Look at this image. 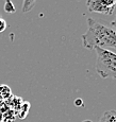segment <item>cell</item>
Wrapping results in <instances>:
<instances>
[{
	"label": "cell",
	"instance_id": "5b68a950",
	"mask_svg": "<svg viewBox=\"0 0 116 122\" xmlns=\"http://www.w3.org/2000/svg\"><path fill=\"white\" fill-rule=\"evenodd\" d=\"M1 114L2 118H3V122H13L16 118V112H14V109L10 108V107L6 108Z\"/></svg>",
	"mask_w": 116,
	"mask_h": 122
},
{
	"label": "cell",
	"instance_id": "9c48e42d",
	"mask_svg": "<svg viewBox=\"0 0 116 122\" xmlns=\"http://www.w3.org/2000/svg\"><path fill=\"white\" fill-rule=\"evenodd\" d=\"M3 9H4V11L9 14H13L16 12L15 6H14L13 2H12L11 0H6V1H4V8Z\"/></svg>",
	"mask_w": 116,
	"mask_h": 122
},
{
	"label": "cell",
	"instance_id": "9a60e30c",
	"mask_svg": "<svg viewBox=\"0 0 116 122\" xmlns=\"http://www.w3.org/2000/svg\"><path fill=\"white\" fill-rule=\"evenodd\" d=\"M83 122H93V121H92V120H84Z\"/></svg>",
	"mask_w": 116,
	"mask_h": 122
},
{
	"label": "cell",
	"instance_id": "6da1fadb",
	"mask_svg": "<svg viewBox=\"0 0 116 122\" xmlns=\"http://www.w3.org/2000/svg\"><path fill=\"white\" fill-rule=\"evenodd\" d=\"M82 44L88 50H93L96 47L111 51L112 49L116 50V31L93 18H88L87 30L82 35Z\"/></svg>",
	"mask_w": 116,
	"mask_h": 122
},
{
	"label": "cell",
	"instance_id": "52a82bcc",
	"mask_svg": "<svg viewBox=\"0 0 116 122\" xmlns=\"http://www.w3.org/2000/svg\"><path fill=\"white\" fill-rule=\"evenodd\" d=\"M29 108H30V104H29V103H28V102H22V104H21L19 111L16 112V115H18V117H19L20 119H23L26 116H27Z\"/></svg>",
	"mask_w": 116,
	"mask_h": 122
},
{
	"label": "cell",
	"instance_id": "30bf717a",
	"mask_svg": "<svg viewBox=\"0 0 116 122\" xmlns=\"http://www.w3.org/2000/svg\"><path fill=\"white\" fill-rule=\"evenodd\" d=\"M6 28H8V23H6V19H4V18L0 15V33H1V32H3V31H6Z\"/></svg>",
	"mask_w": 116,
	"mask_h": 122
},
{
	"label": "cell",
	"instance_id": "5bb4252c",
	"mask_svg": "<svg viewBox=\"0 0 116 122\" xmlns=\"http://www.w3.org/2000/svg\"><path fill=\"white\" fill-rule=\"evenodd\" d=\"M0 122H3V118H2V114L0 112Z\"/></svg>",
	"mask_w": 116,
	"mask_h": 122
},
{
	"label": "cell",
	"instance_id": "e0dca14e",
	"mask_svg": "<svg viewBox=\"0 0 116 122\" xmlns=\"http://www.w3.org/2000/svg\"><path fill=\"white\" fill-rule=\"evenodd\" d=\"M114 112H115V114H116V111H114Z\"/></svg>",
	"mask_w": 116,
	"mask_h": 122
},
{
	"label": "cell",
	"instance_id": "277c9868",
	"mask_svg": "<svg viewBox=\"0 0 116 122\" xmlns=\"http://www.w3.org/2000/svg\"><path fill=\"white\" fill-rule=\"evenodd\" d=\"M11 97H12L11 88L9 87L8 85H6V84L0 85V100H1L2 102H6V101H8Z\"/></svg>",
	"mask_w": 116,
	"mask_h": 122
},
{
	"label": "cell",
	"instance_id": "2e32d148",
	"mask_svg": "<svg viewBox=\"0 0 116 122\" xmlns=\"http://www.w3.org/2000/svg\"><path fill=\"white\" fill-rule=\"evenodd\" d=\"M1 104H2V101H1V100H0V106H1Z\"/></svg>",
	"mask_w": 116,
	"mask_h": 122
},
{
	"label": "cell",
	"instance_id": "7c38bea8",
	"mask_svg": "<svg viewBox=\"0 0 116 122\" xmlns=\"http://www.w3.org/2000/svg\"><path fill=\"white\" fill-rule=\"evenodd\" d=\"M75 105H76L77 107H82V106H84L83 101H82L81 99H77V100H75Z\"/></svg>",
	"mask_w": 116,
	"mask_h": 122
},
{
	"label": "cell",
	"instance_id": "4fadbf2b",
	"mask_svg": "<svg viewBox=\"0 0 116 122\" xmlns=\"http://www.w3.org/2000/svg\"><path fill=\"white\" fill-rule=\"evenodd\" d=\"M110 25H111V28H112V29H114L116 31V16H115V18L112 20V21H110Z\"/></svg>",
	"mask_w": 116,
	"mask_h": 122
},
{
	"label": "cell",
	"instance_id": "ba28073f",
	"mask_svg": "<svg viewBox=\"0 0 116 122\" xmlns=\"http://www.w3.org/2000/svg\"><path fill=\"white\" fill-rule=\"evenodd\" d=\"M35 2H36V0H23L22 9H21L22 13H28V12L31 11L32 9L34 8Z\"/></svg>",
	"mask_w": 116,
	"mask_h": 122
},
{
	"label": "cell",
	"instance_id": "3957f363",
	"mask_svg": "<svg viewBox=\"0 0 116 122\" xmlns=\"http://www.w3.org/2000/svg\"><path fill=\"white\" fill-rule=\"evenodd\" d=\"M86 8L89 13H99L105 15H112L115 9L109 8L102 0H87Z\"/></svg>",
	"mask_w": 116,
	"mask_h": 122
},
{
	"label": "cell",
	"instance_id": "8992f818",
	"mask_svg": "<svg viewBox=\"0 0 116 122\" xmlns=\"http://www.w3.org/2000/svg\"><path fill=\"white\" fill-rule=\"evenodd\" d=\"M99 122H116V114L114 112V111L105 112Z\"/></svg>",
	"mask_w": 116,
	"mask_h": 122
},
{
	"label": "cell",
	"instance_id": "7a4b0ae2",
	"mask_svg": "<svg viewBox=\"0 0 116 122\" xmlns=\"http://www.w3.org/2000/svg\"><path fill=\"white\" fill-rule=\"evenodd\" d=\"M93 50H95L96 53V72L102 79L116 80V53L98 47Z\"/></svg>",
	"mask_w": 116,
	"mask_h": 122
},
{
	"label": "cell",
	"instance_id": "8fae6325",
	"mask_svg": "<svg viewBox=\"0 0 116 122\" xmlns=\"http://www.w3.org/2000/svg\"><path fill=\"white\" fill-rule=\"evenodd\" d=\"M102 1L105 3L106 6H109V8H112V9H115L116 0H102Z\"/></svg>",
	"mask_w": 116,
	"mask_h": 122
}]
</instances>
